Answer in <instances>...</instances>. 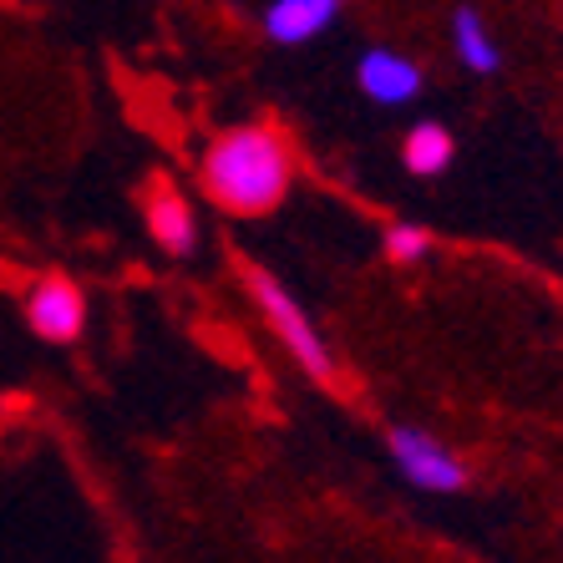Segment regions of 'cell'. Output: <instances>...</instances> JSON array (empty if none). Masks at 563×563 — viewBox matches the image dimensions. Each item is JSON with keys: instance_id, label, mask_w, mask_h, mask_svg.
<instances>
[{"instance_id": "obj_1", "label": "cell", "mask_w": 563, "mask_h": 563, "mask_svg": "<svg viewBox=\"0 0 563 563\" xmlns=\"http://www.w3.org/2000/svg\"><path fill=\"white\" fill-rule=\"evenodd\" d=\"M198 184L223 213L264 219L285 203L289 184H295V153H289L285 132L264 128V122H244V128L219 132L203 147Z\"/></svg>"}, {"instance_id": "obj_2", "label": "cell", "mask_w": 563, "mask_h": 563, "mask_svg": "<svg viewBox=\"0 0 563 563\" xmlns=\"http://www.w3.org/2000/svg\"><path fill=\"white\" fill-rule=\"evenodd\" d=\"M244 289H250V300L260 305L264 325L275 330L279 345L295 355V366H300L305 376H310V380H330V376H335V361H330L325 341H320V330H314L310 314L295 305V295L279 285V275L260 269V264H244Z\"/></svg>"}, {"instance_id": "obj_3", "label": "cell", "mask_w": 563, "mask_h": 563, "mask_svg": "<svg viewBox=\"0 0 563 563\" xmlns=\"http://www.w3.org/2000/svg\"><path fill=\"white\" fill-rule=\"evenodd\" d=\"M386 442H391V457H396V467H401V477H407L411 487H421V493H462V487H467L462 457L446 442H437L432 432H421V427H391Z\"/></svg>"}, {"instance_id": "obj_4", "label": "cell", "mask_w": 563, "mask_h": 563, "mask_svg": "<svg viewBox=\"0 0 563 563\" xmlns=\"http://www.w3.org/2000/svg\"><path fill=\"white\" fill-rule=\"evenodd\" d=\"M26 325L46 345H77L81 330H87V295H81L77 279L41 275L26 295Z\"/></svg>"}, {"instance_id": "obj_5", "label": "cell", "mask_w": 563, "mask_h": 563, "mask_svg": "<svg viewBox=\"0 0 563 563\" xmlns=\"http://www.w3.org/2000/svg\"><path fill=\"white\" fill-rule=\"evenodd\" d=\"M143 213H147V234L157 239V250L173 260H188L198 250V213L184 198V188L173 184L168 173H153L143 194Z\"/></svg>"}, {"instance_id": "obj_6", "label": "cell", "mask_w": 563, "mask_h": 563, "mask_svg": "<svg viewBox=\"0 0 563 563\" xmlns=\"http://www.w3.org/2000/svg\"><path fill=\"white\" fill-rule=\"evenodd\" d=\"M355 81H361V92H366L376 107H401L421 92V66L411 62V56L391 52V46H376V52L361 56Z\"/></svg>"}, {"instance_id": "obj_7", "label": "cell", "mask_w": 563, "mask_h": 563, "mask_svg": "<svg viewBox=\"0 0 563 563\" xmlns=\"http://www.w3.org/2000/svg\"><path fill=\"white\" fill-rule=\"evenodd\" d=\"M345 0H269L264 11V36L275 46H305L320 31H330L341 21Z\"/></svg>"}, {"instance_id": "obj_8", "label": "cell", "mask_w": 563, "mask_h": 563, "mask_svg": "<svg viewBox=\"0 0 563 563\" xmlns=\"http://www.w3.org/2000/svg\"><path fill=\"white\" fill-rule=\"evenodd\" d=\"M452 46H457L462 66L477 71V77H493V71L503 66L498 41H493V31H487L483 11H472V5H462V11L452 15Z\"/></svg>"}, {"instance_id": "obj_9", "label": "cell", "mask_w": 563, "mask_h": 563, "mask_svg": "<svg viewBox=\"0 0 563 563\" xmlns=\"http://www.w3.org/2000/svg\"><path fill=\"white\" fill-rule=\"evenodd\" d=\"M401 163H407L417 178H437V173L452 168V132L442 122H417L401 143Z\"/></svg>"}, {"instance_id": "obj_10", "label": "cell", "mask_w": 563, "mask_h": 563, "mask_svg": "<svg viewBox=\"0 0 563 563\" xmlns=\"http://www.w3.org/2000/svg\"><path fill=\"white\" fill-rule=\"evenodd\" d=\"M432 254V234L421 223H391L386 229V260L391 264H417Z\"/></svg>"}]
</instances>
